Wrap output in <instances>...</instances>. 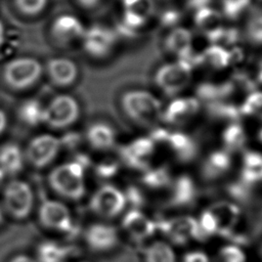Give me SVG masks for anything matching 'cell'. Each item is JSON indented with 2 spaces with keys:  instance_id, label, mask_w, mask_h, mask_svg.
I'll list each match as a JSON object with an SVG mask.
<instances>
[{
  "instance_id": "6f0895ef",
  "label": "cell",
  "mask_w": 262,
  "mask_h": 262,
  "mask_svg": "<svg viewBox=\"0 0 262 262\" xmlns=\"http://www.w3.org/2000/svg\"><path fill=\"white\" fill-rule=\"evenodd\" d=\"M80 262H88V261H80Z\"/></svg>"
},
{
  "instance_id": "277c9868",
  "label": "cell",
  "mask_w": 262,
  "mask_h": 262,
  "mask_svg": "<svg viewBox=\"0 0 262 262\" xmlns=\"http://www.w3.org/2000/svg\"><path fill=\"white\" fill-rule=\"evenodd\" d=\"M34 202L33 189L25 180L12 179L3 186L2 208L12 218H28L33 211Z\"/></svg>"
},
{
  "instance_id": "e575fe53",
  "label": "cell",
  "mask_w": 262,
  "mask_h": 262,
  "mask_svg": "<svg viewBox=\"0 0 262 262\" xmlns=\"http://www.w3.org/2000/svg\"><path fill=\"white\" fill-rule=\"evenodd\" d=\"M17 10L27 16H36L42 13L48 5V0H13Z\"/></svg>"
},
{
  "instance_id": "8fae6325",
  "label": "cell",
  "mask_w": 262,
  "mask_h": 262,
  "mask_svg": "<svg viewBox=\"0 0 262 262\" xmlns=\"http://www.w3.org/2000/svg\"><path fill=\"white\" fill-rule=\"evenodd\" d=\"M157 229H161L172 242L185 244L190 238H203L199 222L190 216H181L156 222Z\"/></svg>"
},
{
  "instance_id": "7dc6e473",
  "label": "cell",
  "mask_w": 262,
  "mask_h": 262,
  "mask_svg": "<svg viewBox=\"0 0 262 262\" xmlns=\"http://www.w3.org/2000/svg\"><path fill=\"white\" fill-rule=\"evenodd\" d=\"M212 0H186V6L191 10H199L201 8L208 7Z\"/></svg>"
},
{
  "instance_id": "f35d334b",
  "label": "cell",
  "mask_w": 262,
  "mask_h": 262,
  "mask_svg": "<svg viewBox=\"0 0 262 262\" xmlns=\"http://www.w3.org/2000/svg\"><path fill=\"white\" fill-rule=\"evenodd\" d=\"M247 37L251 43L262 44V14L255 15L249 20Z\"/></svg>"
},
{
  "instance_id": "ee69618b",
  "label": "cell",
  "mask_w": 262,
  "mask_h": 262,
  "mask_svg": "<svg viewBox=\"0 0 262 262\" xmlns=\"http://www.w3.org/2000/svg\"><path fill=\"white\" fill-rule=\"evenodd\" d=\"M238 37H239V33L236 29L234 28L223 29V33L219 43H223L224 45H231L238 40Z\"/></svg>"
},
{
  "instance_id": "3957f363",
  "label": "cell",
  "mask_w": 262,
  "mask_h": 262,
  "mask_svg": "<svg viewBox=\"0 0 262 262\" xmlns=\"http://www.w3.org/2000/svg\"><path fill=\"white\" fill-rule=\"evenodd\" d=\"M43 74V66L35 57H15L3 68L2 76L7 86L14 90H26L34 86Z\"/></svg>"
},
{
  "instance_id": "9f6ffc18",
  "label": "cell",
  "mask_w": 262,
  "mask_h": 262,
  "mask_svg": "<svg viewBox=\"0 0 262 262\" xmlns=\"http://www.w3.org/2000/svg\"><path fill=\"white\" fill-rule=\"evenodd\" d=\"M259 138H260V140L262 141V130H261L260 133H259Z\"/></svg>"
},
{
  "instance_id": "ffe728a7",
  "label": "cell",
  "mask_w": 262,
  "mask_h": 262,
  "mask_svg": "<svg viewBox=\"0 0 262 262\" xmlns=\"http://www.w3.org/2000/svg\"><path fill=\"white\" fill-rule=\"evenodd\" d=\"M25 152L15 143L8 142L0 146V169L8 175L18 174L25 164Z\"/></svg>"
},
{
  "instance_id": "d590c367",
  "label": "cell",
  "mask_w": 262,
  "mask_h": 262,
  "mask_svg": "<svg viewBox=\"0 0 262 262\" xmlns=\"http://www.w3.org/2000/svg\"><path fill=\"white\" fill-rule=\"evenodd\" d=\"M251 0H222V11L225 17L236 19L248 8Z\"/></svg>"
},
{
  "instance_id": "83f0119b",
  "label": "cell",
  "mask_w": 262,
  "mask_h": 262,
  "mask_svg": "<svg viewBox=\"0 0 262 262\" xmlns=\"http://www.w3.org/2000/svg\"><path fill=\"white\" fill-rule=\"evenodd\" d=\"M242 177L244 182L255 183L262 181V155L256 151H247L244 156Z\"/></svg>"
},
{
  "instance_id": "681fc988",
  "label": "cell",
  "mask_w": 262,
  "mask_h": 262,
  "mask_svg": "<svg viewBox=\"0 0 262 262\" xmlns=\"http://www.w3.org/2000/svg\"><path fill=\"white\" fill-rule=\"evenodd\" d=\"M9 262H37V261L35 258H32L28 255L20 254V255H16V256L12 257Z\"/></svg>"
},
{
  "instance_id": "d6a6232c",
  "label": "cell",
  "mask_w": 262,
  "mask_h": 262,
  "mask_svg": "<svg viewBox=\"0 0 262 262\" xmlns=\"http://www.w3.org/2000/svg\"><path fill=\"white\" fill-rule=\"evenodd\" d=\"M142 182L150 188H160L170 182V172L166 167L146 169L142 175Z\"/></svg>"
},
{
  "instance_id": "52a82bcc",
  "label": "cell",
  "mask_w": 262,
  "mask_h": 262,
  "mask_svg": "<svg viewBox=\"0 0 262 262\" xmlns=\"http://www.w3.org/2000/svg\"><path fill=\"white\" fill-rule=\"evenodd\" d=\"M91 211L103 218L119 216L127 206L125 193L114 184L105 183L98 187L90 198Z\"/></svg>"
},
{
  "instance_id": "7a4b0ae2",
  "label": "cell",
  "mask_w": 262,
  "mask_h": 262,
  "mask_svg": "<svg viewBox=\"0 0 262 262\" xmlns=\"http://www.w3.org/2000/svg\"><path fill=\"white\" fill-rule=\"evenodd\" d=\"M121 106L126 116L133 122L152 126L162 119V104L149 91L131 89L121 96Z\"/></svg>"
},
{
  "instance_id": "60d3db41",
  "label": "cell",
  "mask_w": 262,
  "mask_h": 262,
  "mask_svg": "<svg viewBox=\"0 0 262 262\" xmlns=\"http://www.w3.org/2000/svg\"><path fill=\"white\" fill-rule=\"evenodd\" d=\"M220 256L224 262H245L244 252L235 246H225L220 251Z\"/></svg>"
},
{
  "instance_id": "f907efd6",
  "label": "cell",
  "mask_w": 262,
  "mask_h": 262,
  "mask_svg": "<svg viewBox=\"0 0 262 262\" xmlns=\"http://www.w3.org/2000/svg\"><path fill=\"white\" fill-rule=\"evenodd\" d=\"M7 123H8L7 116L5 112L2 108H0V135L3 134V132L6 130Z\"/></svg>"
},
{
  "instance_id": "f5cc1de1",
  "label": "cell",
  "mask_w": 262,
  "mask_h": 262,
  "mask_svg": "<svg viewBox=\"0 0 262 262\" xmlns=\"http://www.w3.org/2000/svg\"><path fill=\"white\" fill-rule=\"evenodd\" d=\"M5 179H6V174L0 169V188L5 185Z\"/></svg>"
},
{
  "instance_id": "30bf717a",
  "label": "cell",
  "mask_w": 262,
  "mask_h": 262,
  "mask_svg": "<svg viewBox=\"0 0 262 262\" xmlns=\"http://www.w3.org/2000/svg\"><path fill=\"white\" fill-rule=\"evenodd\" d=\"M191 69L181 61L166 63L158 69L155 82L167 95H174L184 89L190 80Z\"/></svg>"
},
{
  "instance_id": "8992f818",
  "label": "cell",
  "mask_w": 262,
  "mask_h": 262,
  "mask_svg": "<svg viewBox=\"0 0 262 262\" xmlns=\"http://www.w3.org/2000/svg\"><path fill=\"white\" fill-rule=\"evenodd\" d=\"M118 39L119 35L114 29L105 25L94 24L86 27L81 44L89 56L102 59L114 52Z\"/></svg>"
},
{
  "instance_id": "4316f807",
  "label": "cell",
  "mask_w": 262,
  "mask_h": 262,
  "mask_svg": "<svg viewBox=\"0 0 262 262\" xmlns=\"http://www.w3.org/2000/svg\"><path fill=\"white\" fill-rule=\"evenodd\" d=\"M231 165V158L226 150L213 151L205 162L204 174L208 178H216L224 174Z\"/></svg>"
},
{
  "instance_id": "d4e9b609",
  "label": "cell",
  "mask_w": 262,
  "mask_h": 262,
  "mask_svg": "<svg viewBox=\"0 0 262 262\" xmlns=\"http://www.w3.org/2000/svg\"><path fill=\"white\" fill-rule=\"evenodd\" d=\"M234 91L233 82H224L216 85L212 83H202L196 88V95L205 101L214 102L220 101L223 98L228 97Z\"/></svg>"
},
{
  "instance_id": "ac0fdd59",
  "label": "cell",
  "mask_w": 262,
  "mask_h": 262,
  "mask_svg": "<svg viewBox=\"0 0 262 262\" xmlns=\"http://www.w3.org/2000/svg\"><path fill=\"white\" fill-rule=\"evenodd\" d=\"M200 107L195 98H178L173 100L162 114V118L170 124H179L194 115Z\"/></svg>"
},
{
  "instance_id": "5b68a950",
  "label": "cell",
  "mask_w": 262,
  "mask_h": 262,
  "mask_svg": "<svg viewBox=\"0 0 262 262\" xmlns=\"http://www.w3.org/2000/svg\"><path fill=\"white\" fill-rule=\"evenodd\" d=\"M80 113V104L74 96L58 94L45 104L44 124L52 129H66L78 121Z\"/></svg>"
},
{
  "instance_id": "ab89813d",
  "label": "cell",
  "mask_w": 262,
  "mask_h": 262,
  "mask_svg": "<svg viewBox=\"0 0 262 262\" xmlns=\"http://www.w3.org/2000/svg\"><path fill=\"white\" fill-rule=\"evenodd\" d=\"M241 114L254 115L262 112V92H252L239 108Z\"/></svg>"
},
{
  "instance_id": "6da1fadb",
  "label": "cell",
  "mask_w": 262,
  "mask_h": 262,
  "mask_svg": "<svg viewBox=\"0 0 262 262\" xmlns=\"http://www.w3.org/2000/svg\"><path fill=\"white\" fill-rule=\"evenodd\" d=\"M86 168L76 160L57 165L48 175V183L59 196L78 201L86 193Z\"/></svg>"
},
{
  "instance_id": "7bdbcfd3",
  "label": "cell",
  "mask_w": 262,
  "mask_h": 262,
  "mask_svg": "<svg viewBox=\"0 0 262 262\" xmlns=\"http://www.w3.org/2000/svg\"><path fill=\"white\" fill-rule=\"evenodd\" d=\"M181 18V14L178 10L169 8L162 12L161 14V24L164 27H173L178 24V21Z\"/></svg>"
},
{
  "instance_id": "f6af8a7d",
  "label": "cell",
  "mask_w": 262,
  "mask_h": 262,
  "mask_svg": "<svg viewBox=\"0 0 262 262\" xmlns=\"http://www.w3.org/2000/svg\"><path fill=\"white\" fill-rule=\"evenodd\" d=\"M81 140L80 135H78L77 132H69L67 134H64L63 137L60 138V142H61V146H67V147H71L73 148L75 145L79 144Z\"/></svg>"
},
{
  "instance_id": "816d5d0a",
  "label": "cell",
  "mask_w": 262,
  "mask_h": 262,
  "mask_svg": "<svg viewBox=\"0 0 262 262\" xmlns=\"http://www.w3.org/2000/svg\"><path fill=\"white\" fill-rule=\"evenodd\" d=\"M5 34H6V30H5V26L3 24V21L0 19V47L2 46V44L5 41Z\"/></svg>"
},
{
  "instance_id": "7402d4cb",
  "label": "cell",
  "mask_w": 262,
  "mask_h": 262,
  "mask_svg": "<svg viewBox=\"0 0 262 262\" xmlns=\"http://www.w3.org/2000/svg\"><path fill=\"white\" fill-rule=\"evenodd\" d=\"M168 145L176 154L177 158L181 161H189L196 154V146L193 140L184 133L174 132L169 133L167 142Z\"/></svg>"
},
{
  "instance_id": "74e56055",
  "label": "cell",
  "mask_w": 262,
  "mask_h": 262,
  "mask_svg": "<svg viewBox=\"0 0 262 262\" xmlns=\"http://www.w3.org/2000/svg\"><path fill=\"white\" fill-rule=\"evenodd\" d=\"M198 222H199V226H200V230L203 238L218 231L217 220L210 210L202 213L201 218Z\"/></svg>"
},
{
  "instance_id": "1f68e13d",
  "label": "cell",
  "mask_w": 262,
  "mask_h": 262,
  "mask_svg": "<svg viewBox=\"0 0 262 262\" xmlns=\"http://www.w3.org/2000/svg\"><path fill=\"white\" fill-rule=\"evenodd\" d=\"M222 138L224 145L228 150H236L244 145L246 135L243 127L239 124L233 123L225 128Z\"/></svg>"
},
{
  "instance_id": "8d00e7d4",
  "label": "cell",
  "mask_w": 262,
  "mask_h": 262,
  "mask_svg": "<svg viewBox=\"0 0 262 262\" xmlns=\"http://www.w3.org/2000/svg\"><path fill=\"white\" fill-rule=\"evenodd\" d=\"M120 169V164L116 160L106 159L97 163L94 167L95 174L101 179H110L117 175Z\"/></svg>"
},
{
  "instance_id": "bcb514c9",
  "label": "cell",
  "mask_w": 262,
  "mask_h": 262,
  "mask_svg": "<svg viewBox=\"0 0 262 262\" xmlns=\"http://www.w3.org/2000/svg\"><path fill=\"white\" fill-rule=\"evenodd\" d=\"M183 262H209L208 256L203 252H189L184 256Z\"/></svg>"
},
{
  "instance_id": "484cf974",
  "label": "cell",
  "mask_w": 262,
  "mask_h": 262,
  "mask_svg": "<svg viewBox=\"0 0 262 262\" xmlns=\"http://www.w3.org/2000/svg\"><path fill=\"white\" fill-rule=\"evenodd\" d=\"M195 195V186L192 179L187 175H182L176 179L171 203L174 206H185L191 203Z\"/></svg>"
},
{
  "instance_id": "b9f144b4",
  "label": "cell",
  "mask_w": 262,
  "mask_h": 262,
  "mask_svg": "<svg viewBox=\"0 0 262 262\" xmlns=\"http://www.w3.org/2000/svg\"><path fill=\"white\" fill-rule=\"evenodd\" d=\"M126 203L131 207V209L139 210L140 206L143 204V195L140 190L134 186H130L124 191Z\"/></svg>"
},
{
  "instance_id": "f1b7e54d",
  "label": "cell",
  "mask_w": 262,
  "mask_h": 262,
  "mask_svg": "<svg viewBox=\"0 0 262 262\" xmlns=\"http://www.w3.org/2000/svg\"><path fill=\"white\" fill-rule=\"evenodd\" d=\"M145 262H176L173 249L165 242H155L145 250Z\"/></svg>"
},
{
  "instance_id": "d6986e66",
  "label": "cell",
  "mask_w": 262,
  "mask_h": 262,
  "mask_svg": "<svg viewBox=\"0 0 262 262\" xmlns=\"http://www.w3.org/2000/svg\"><path fill=\"white\" fill-rule=\"evenodd\" d=\"M217 220L218 231L222 234H228L237 223L241 211L237 206L229 202H220L213 205L210 209Z\"/></svg>"
},
{
  "instance_id": "836d02e7",
  "label": "cell",
  "mask_w": 262,
  "mask_h": 262,
  "mask_svg": "<svg viewBox=\"0 0 262 262\" xmlns=\"http://www.w3.org/2000/svg\"><path fill=\"white\" fill-rule=\"evenodd\" d=\"M208 112L211 116L222 118V119H230V120H235L241 115V111L236 106L232 104L223 103L220 101L209 102Z\"/></svg>"
},
{
  "instance_id": "e0dca14e",
  "label": "cell",
  "mask_w": 262,
  "mask_h": 262,
  "mask_svg": "<svg viewBox=\"0 0 262 262\" xmlns=\"http://www.w3.org/2000/svg\"><path fill=\"white\" fill-rule=\"evenodd\" d=\"M86 140L96 150H107L117 141L115 128L105 122L92 123L86 130Z\"/></svg>"
},
{
  "instance_id": "4dcf8cb0",
  "label": "cell",
  "mask_w": 262,
  "mask_h": 262,
  "mask_svg": "<svg viewBox=\"0 0 262 262\" xmlns=\"http://www.w3.org/2000/svg\"><path fill=\"white\" fill-rule=\"evenodd\" d=\"M203 62H208L211 67L216 69H222L230 63L229 52L222 46L212 45L208 47L204 53H202Z\"/></svg>"
},
{
  "instance_id": "5bb4252c",
  "label": "cell",
  "mask_w": 262,
  "mask_h": 262,
  "mask_svg": "<svg viewBox=\"0 0 262 262\" xmlns=\"http://www.w3.org/2000/svg\"><path fill=\"white\" fill-rule=\"evenodd\" d=\"M154 151L155 142L151 138L139 137L122 147L121 157L127 166L134 169L146 170Z\"/></svg>"
},
{
  "instance_id": "c3c4849f",
  "label": "cell",
  "mask_w": 262,
  "mask_h": 262,
  "mask_svg": "<svg viewBox=\"0 0 262 262\" xmlns=\"http://www.w3.org/2000/svg\"><path fill=\"white\" fill-rule=\"evenodd\" d=\"M76 2L80 6L90 9V8H94L95 6H97L98 3L100 2V0H76Z\"/></svg>"
},
{
  "instance_id": "f546056e",
  "label": "cell",
  "mask_w": 262,
  "mask_h": 262,
  "mask_svg": "<svg viewBox=\"0 0 262 262\" xmlns=\"http://www.w3.org/2000/svg\"><path fill=\"white\" fill-rule=\"evenodd\" d=\"M221 15L218 11L209 7L201 8L195 11L194 23L205 34H208L220 27Z\"/></svg>"
},
{
  "instance_id": "db71d44e",
  "label": "cell",
  "mask_w": 262,
  "mask_h": 262,
  "mask_svg": "<svg viewBox=\"0 0 262 262\" xmlns=\"http://www.w3.org/2000/svg\"><path fill=\"white\" fill-rule=\"evenodd\" d=\"M3 220H4V210L0 205V225L3 223Z\"/></svg>"
},
{
  "instance_id": "11a10c76",
  "label": "cell",
  "mask_w": 262,
  "mask_h": 262,
  "mask_svg": "<svg viewBox=\"0 0 262 262\" xmlns=\"http://www.w3.org/2000/svg\"><path fill=\"white\" fill-rule=\"evenodd\" d=\"M258 80L262 83V62L260 64V71H259V74H258Z\"/></svg>"
},
{
  "instance_id": "603a6c76",
  "label": "cell",
  "mask_w": 262,
  "mask_h": 262,
  "mask_svg": "<svg viewBox=\"0 0 262 262\" xmlns=\"http://www.w3.org/2000/svg\"><path fill=\"white\" fill-rule=\"evenodd\" d=\"M68 257V249L61 244L45 239L37 246L36 261L37 262H63Z\"/></svg>"
},
{
  "instance_id": "2e32d148",
  "label": "cell",
  "mask_w": 262,
  "mask_h": 262,
  "mask_svg": "<svg viewBox=\"0 0 262 262\" xmlns=\"http://www.w3.org/2000/svg\"><path fill=\"white\" fill-rule=\"evenodd\" d=\"M46 72L51 82L59 87H68L73 85L79 76L77 63L68 57L58 56L48 60Z\"/></svg>"
},
{
  "instance_id": "44dd1931",
  "label": "cell",
  "mask_w": 262,
  "mask_h": 262,
  "mask_svg": "<svg viewBox=\"0 0 262 262\" xmlns=\"http://www.w3.org/2000/svg\"><path fill=\"white\" fill-rule=\"evenodd\" d=\"M17 117L23 124L30 127H37L44 124L45 105L36 98H28L19 104Z\"/></svg>"
},
{
  "instance_id": "9c48e42d",
  "label": "cell",
  "mask_w": 262,
  "mask_h": 262,
  "mask_svg": "<svg viewBox=\"0 0 262 262\" xmlns=\"http://www.w3.org/2000/svg\"><path fill=\"white\" fill-rule=\"evenodd\" d=\"M38 219L41 225L55 232H70L73 229V217L69 207L58 200H46L40 207Z\"/></svg>"
},
{
  "instance_id": "ba28073f",
  "label": "cell",
  "mask_w": 262,
  "mask_h": 262,
  "mask_svg": "<svg viewBox=\"0 0 262 262\" xmlns=\"http://www.w3.org/2000/svg\"><path fill=\"white\" fill-rule=\"evenodd\" d=\"M61 148L60 138L42 133L34 136L28 143L25 152L26 160L35 168H44L50 165Z\"/></svg>"
},
{
  "instance_id": "7c38bea8",
  "label": "cell",
  "mask_w": 262,
  "mask_h": 262,
  "mask_svg": "<svg viewBox=\"0 0 262 262\" xmlns=\"http://www.w3.org/2000/svg\"><path fill=\"white\" fill-rule=\"evenodd\" d=\"M86 27L76 15L63 13L56 16L50 25V34L54 41L60 45H71L81 42Z\"/></svg>"
},
{
  "instance_id": "9a60e30c",
  "label": "cell",
  "mask_w": 262,
  "mask_h": 262,
  "mask_svg": "<svg viewBox=\"0 0 262 262\" xmlns=\"http://www.w3.org/2000/svg\"><path fill=\"white\" fill-rule=\"evenodd\" d=\"M122 228L131 238L139 242L150 237L157 230V224L140 210L131 209L122 218Z\"/></svg>"
},
{
  "instance_id": "4fadbf2b",
  "label": "cell",
  "mask_w": 262,
  "mask_h": 262,
  "mask_svg": "<svg viewBox=\"0 0 262 262\" xmlns=\"http://www.w3.org/2000/svg\"><path fill=\"white\" fill-rule=\"evenodd\" d=\"M84 241L92 251L107 252L119 244V232L112 224L95 222L84 231Z\"/></svg>"
},
{
  "instance_id": "cb8c5ba5",
  "label": "cell",
  "mask_w": 262,
  "mask_h": 262,
  "mask_svg": "<svg viewBox=\"0 0 262 262\" xmlns=\"http://www.w3.org/2000/svg\"><path fill=\"white\" fill-rule=\"evenodd\" d=\"M165 47L168 51L182 56L191 51V33L183 28L174 29L165 40Z\"/></svg>"
}]
</instances>
